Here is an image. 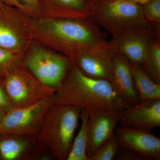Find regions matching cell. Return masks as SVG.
Segmentation results:
<instances>
[{"label":"cell","instance_id":"1","mask_svg":"<svg viewBox=\"0 0 160 160\" xmlns=\"http://www.w3.org/2000/svg\"><path fill=\"white\" fill-rule=\"evenodd\" d=\"M53 103L81 109H125L129 106L120 98L109 81L90 77L72 62L66 78L52 98Z\"/></svg>","mask_w":160,"mask_h":160},{"label":"cell","instance_id":"2","mask_svg":"<svg viewBox=\"0 0 160 160\" xmlns=\"http://www.w3.org/2000/svg\"><path fill=\"white\" fill-rule=\"evenodd\" d=\"M82 109L53 103L46 112L37 138L50 149L55 159L66 160L80 120Z\"/></svg>","mask_w":160,"mask_h":160},{"label":"cell","instance_id":"3","mask_svg":"<svg viewBox=\"0 0 160 160\" xmlns=\"http://www.w3.org/2000/svg\"><path fill=\"white\" fill-rule=\"evenodd\" d=\"M42 27L51 35L60 49L72 54L106 40V36L92 18H66L44 22Z\"/></svg>","mask_w":160,"mask_h":160},{"label":"cell","instance_id":"4","mask_svg":"<svg viewBox=\"0 0 160 160\" xmlns=\"http://www.w3.org/2000/svg\"><path fill=\"white\" fill-rule=\"evenodd\" d=\"M92 18L112 38L131 29L150 26L141 5L124 0H104L94 5Z\"/></svg>","mask_w":160,"mask_h":160},{"label":"cell","instance_id":"5","mask_svg":"<svg viewBox=\"0 0 160 160\" xmlns=\"http://www.w3.org/2000/svg\"><path fill=\"white\" fill-rule=\"evenodd\" d=\"M2 84L12 108L30 106L52 98L55 91L43 85L29 72L17 68L2 79Z\"/></svg>","mask_w":160,"mask_h":160},{"label":"cell","instance_id":"6","mask_svg":"<svg viewBox=\"0 0 160 160\" xmlns=\"http://www.w3.org/2000/svg\"><path fill=\"white\" fill-rule=\"evenodd\" d=\"M53 103L52 98L30 106L12 108L0 123V132L37 139L46 112Z\"/></svg>","mask_w":160,"mask_h":160},{"label":"cell","instance_id":"7","mask_svg":"<svg viewBox=\"0 0 160 160\" xmlns=\"http://www.w3.org/2000/svg\"><path fill=\"white\" fill-rule=\"evenodd\" d=\"M118 52L113 40H106L80 49L69 56L72 62L84 74L110 82L113 60Z\"/></svg>","mask_w":160,"mask_h":160},{"label":"cell","instance_id":"8","mask_svg":"<svg viewBox=\"0 0 160 160\" xmlns=\"http://www.w3.org/2000/svg\"><path fill=\"white\" fill-rule=\"evenodd\" d=\"M71 64L69 58L38 48L29 53L24 62L25 68L33 76L54 90L62 83Z\"/></svg>","mask_w":160,"mask_h":160},{"label":"cell","instance_id":"9","mask_svg":"<svg viewBox=\"0 0 160 160\" xmlns=\"http://www.w3.org/2000/svg\"><path fill=\"white\" fill-rule=\"evenodd\" d=\"M124 109H99L89 110L87 153L91 157L114 133Z\"/></svg>","mask_w":160,"mask_h":160},{"label":"cell","instance_id":"10","mask_svg":"<svg viewBox=\"0 0 160 160\" xmlns=\"http://www.w3.org/2000/svg\"><path fill=\"white\" fill-rule=\"evenodd\" d=\"M115 134L120 146L133 152L143 160H160V139L150 130L120 126Z\"/></svg>","mask_w":160,"mask_h":160},{"label":"cell","instance_id":"11","mask_svg":"<svg viewBox=\"0 0 160 160\" xmlns=\"http://www.w3.org/2000/svg\"><path fill=\"white\" fill-rule=\"evenodd\" d=\"M155 37H160L151 26L131 29L112 38L119 52L129 62L141 64L149 44Z\"/></svg>","mask_w":160,"mask_h":160},{"label":"cell","instance_id":"12","mask_svg":"<svg viewBox=\"0 0 160 160\" xmlns=\"http://www.w3.org/2000/svg\"><path fill=\"white\" fill-rule=\"evenodd\" d=\"M120 126L151 131L160 126V99L140 101L124 109Z\"/></svg>","mask_w":160,"mask_h":160},{"label":"cell","instance_id":"13","mask_svg":"<svg viewBox=\"0 0 160 160\" xmlns=\"http://www.w3.org/2000/svg\"><path fill=\"white\" fill-rule=\"evenodd\" d=\"M110 82L120 98L129 106L139 102L129 61L119 52L113 60Z\"/></svg>","mask_w":160,"mask_h":160},{"label":"cell","instance_id":"14","mask_svg":"<svg viewBox=\"0 0 160 160\" xmlns=\"http://www.w3.org/2000/svg\"><path fill=\"white\" fill-rule=\"evenodd\" d=\"M37 139L0 132V160H25Z\"/></svg>","mask_w":160,"mask_h":160},{"label":"cell","instance_id":"15","mask_svg":"<svg viewBox=\"0 0 160 160\" xmlns=\"http://www.w3.org/2000/svg\"><path fill=\"white\" fill-rule=\"evenodd\" d=\"M129 65L139 102L160 99V84L154 82L140 64L129 62Z\"/></svg>","mask_w":160,"mask_h":160},{"label":"cell","instance_id":"16","mask_svg":"<svg viewBox=\"0 0 160 160\" xmlns=\"http://www.w3.org/2000/svg\"><path fill=\"white\" fill-rule=\"evenodd\" d=\"M58 14L62 18L87 19L92 18L93 6L84 0H51Z\"/></svg>","mask_w":160,"mask_h":160},{"label":"cell","instance_id":"17","mask_svg":"<svg viewBox=\"0 0 160 160\" xmlns=\"http://www.w3.org/2000/svg\"><path fill=\"white\" fill-rule=\"evenodd\" d=\"M88 113V110L82 109L81 110L80 129L76 136L74 138L71 149L66 160H89L87 153Z\"/></svg>","mask_w":160,"mask_h":160},{"label":"cell","instance_id":"18","mask_svg":"<svg viewBox=\"0 0 160 160\" xmlns=\"http://www.w3.org/2000/svg\"><path fill=\"white\" fill-rule=\"evenodd\" d=\"M140 65L154 82L160 84V37L152 40Z\"/></svg>","mask_w":160,"mask_h":160},{"label":"cell","instance_id":"19","mask_svg":"<svg viewBox=\"0 0 160 160\" xmlns=\"http://www.w3.org/2000/svg\"><path fill=\"white\" fill-rule=\"evenodd\" d=\"M142 6L145 19L153 31L160 34V0H149Z\"/></svg>","mask_w":160,"mask_h":160},{"label":"cell","instance_id":"20","mask_svg":"<svg viewBox=\"0 0 160 160\" xmlns=\"http://www.w3.org/2000/svg\"><path fill=\"white\" fill-rule=\"evenodd\" d=\"M19 39L9 24L0 16V47L10 51L16 48Z\"/></svg>","mask_w":160,"mask_h":160},{"label":"cell","instance_id":"21","mask_svg":"<svg viewBox=\"0 0 160 160\" xmlns=\"http://www.w3.org/2000/svg\"><path fill=\"white\" fill-rule=\"evenodd\" d=\"M119 146L114 132L89 158V160H114L115 156Z\"/></svg>","mask_w":160,"mask_h":160},{"label":"cell","instance_id":"22","mask_svg":"<svg viewBox=\"0 0 160 160\" xmlns=\"http://www.w3.org/2000/svg\"><path fill=\"white\" fill-rule=\"evenodd\" d=\"M16 59L9 50L0 47V78L16 68Z\"/></svg>","mask_w":160,"mask_h":160},{"label":"cell","instance_id":"23","mask_svg":"<svg viewBox=\"0 0 160 160\" xmlns=\"http://www.w3.org/2000/svg\"><path fill=\"white\" fill-rule=\"evenodd\" d=\"M54 159V156L50 149L37 142L27 155L25 160Z\"/></svg>","mask_w":160,"mask_h":160},{"label":"cell","instance_id":"24","mask_svg":"<svg viewBox=\"0 0 160 160\" xmlns=\"http://www.w3.org/2000/svg\"><path fill=\"white\" fill-rule=\"evenodd\" d=\"M26 10H35L39 6L38 0H1Z\"/></svg>","mask_w":160,"mask_h":160},{"label":"cell","instance_id":"25","mask_svg":"<svg viewBox=\"0 0 160 160\" xmlns=\"http://www.w3.org/2000/svg\"><path fill=\"white\" fill-rule=\"evenodd\" d=\"M114 160H144L139 155L129 149L119 146L116 153Z\"/></svg>","mask_w":160,"mask_h":160},{"label":"cell","instance_id":"26","mask_svg":"<svg viewBox=\"0 0 160 160\" xmlns=\"http://www.w3.org/2000/svg\"><path fill=\"white\" fill-rule=\"evenodd\" d=\"M2 79L0 78V109L6 112L11 109L12 107L2 86Z\"/></svg>","mask_w":160,"mask_h":160},{"label":"cell","instance_id":"27","mask_svg":"<svg viewBox=\"0 0 160 160\" xmlns=\"http://www.w3.org/2000/svg\"><path fill=\"white\" fill-rule=\"evenodd\" d=\"M84 1H86L87 3H89L92 6H93L98 3L102 2L104 0H84Z\"/></svg>","mask_w":160,"mask_h":160},{"label":"cell","instance_id":"28","mask_svg":"<svg viewBox=\"0 0 160 160\" xmlns=\"http://www.w3.org/2000/svg\"><path fill=\"white\" fill-rule=\"evenodd\" d=\"M5 113H6V112L0 109V123L2 122V120Z\"/></svg>","mask_w":160,"mask_h":160},{"label":"cell","instance_id":"29","mask_svg":"<svg viewBox=\"0 0 160 160\" xmlns=\"http://www.w3.org/2000/svg\"><path fill=\"white\" fill-rule=\"evenodd\" d=\"M149 1V0H138V4L142 6V5H144Z\"/></svg>","mask_w":160,"mask_h":160},{"label":"cell","instance_id":"30","mask_svg":"<svg viewBox=\"0 0 160 160\" xmlns=\"http://www.w3.org/2000/svg\"><path fill=\"white\" fill-rule=\"evenodd\" d=\"M126 2L133 3H137L138 4V0H124Z\"/></svg>","mask_w":160,"mask_h":160},{"label":"cell","instance_id":"31","mask_svg":"<svg viewBox=\"0 0 160 160\" xmlns=\"http://www.w3.org/2000/svg\"><path fill=\"white\" fill-rule=\"evenodd\" d=\"M2 7H3L2 3V1L0 0V8H2Z\"/></svg>","mask_w":160,"mask_h":160}]
</instances>
